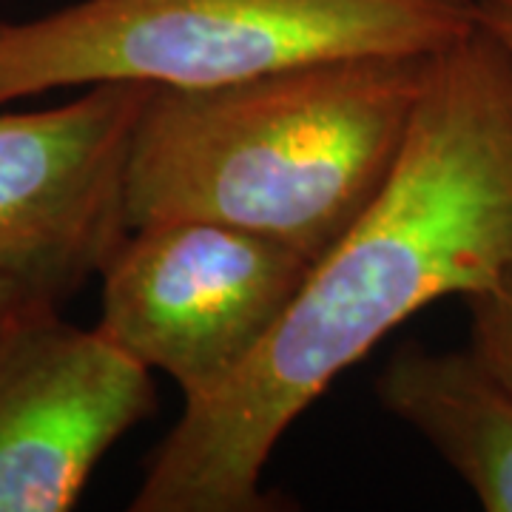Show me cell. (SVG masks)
Instances as JSON below:
<instances>
[{
  "label": "cell",
  "mask_w": 512,
  "mask_h": 512,
  "mask_svg": "<svg viewBox=\"0 0 512 512\" xmlns=\"http://www.w3.org/2000/svg\"><path fill=\"white\" fill-rule=\"evenodd\" d=\"M433 63L342 55L220 86H151L128 140L126 228L217 220L316 262L387 183Z\"/></svg>",
  "instance_id": "7a4b0ae2"
},
{
  "label": "cell",
  "mask_w": 512,
  "mask_h": 512,
  "mask_svg": "<svg viewBox=\"0 0 512 512\" xmlns=\"http://www.w3.org/2000/svg\"><path fill=\"white\" fill-rule=\"evenodd\" d=\"M23 296H29V293H23L15 285V282H9V279H0V325H3V319L9 316V311L18 305Z\"/></svg>",
  "instance_id": "30bf717a"
},
{
  "label": "cell",
  "mask_w": 512,
  "mask_h": 512,
  "mask_svg": "<svg viewBox=\"0 0 512 512\" xmlns=\"http://www.w3.org/2000/svg\"><path fill=\"white\" fill-rule=\"evenodd\" d=\"M464 305L470 313V350L512 387V262Z\"/></svg>",
  "instance_id": "ba28073f"
},
{
  "label": "cell",
  "mask_w": 512,
  "mask_h": 512,
  "mask_svg": "<svg viewBox=\"0 0 512 512\" xmlns=\"http://www.w3.org/2000/svg\"><path fill=\"white\" fill-rule=\"evenodd\" d=\"M476 20L512 57V0H476Z\"/></svg>",
  "instance_id": "9c48e42d"
},
{
  "label": "cell",
  "mask_w": 512,
  "mask_h": 512,
  "mask_svg": "<svg viewBox=\"0 0 512 512\" xmlns=\"http://www.w3.org/2000/svg\"><path fill=\"white\" fill-rule=\"evenodd\" d=\"M148 83L0 109V279L66 308L126 237L123 171Z\"/></svg>",
  "instance_id": "5b68a950"
},
{
  "label": "cell",
  "mask_w": 512,
  "mask_h": 512,
  "mask_svg": "<svg viewBox=\"0 0 512 512\" xmlns=\"http://www.w3.org/2000/svg\"><path fill=\"white\" fill-rule=\"evenodd\" d=\"M476 0H77L0 20V109L97 83L200 89L342 55H439Z\"/></svg>",
  "instance_id": "3957f363"
},
{
  "label": "cell",
  "mask_w": 512,
  "mask_h": 512,
  "mask_svg": "<svg viewBox=\"0 0 512 512\" xmlns=\"http://www.w3.org/2000/svg\"><path fill=\"white\" fill-rule=\"evenodd\" d=\"M387 413L410 424L487 512H512V387L473 350L404 342L376 376Z\"/></svg>",
  "instance_id": "52a82bcc"
},
{
  "label": "cell",
  "mask_w": 512,
  "mask_h": 512,
  "mask_svg": "<svg viewBox=\"0 0 512 512\" xmlns=\"http://www.w3.org/2000/svg\"><path fill=\"white\" fill-rule=\"evenodd\" d=\"M311 265L291 245L228 222H146L128 228L100 271L94 330L200 402L248 365Z\"/></svg>",
  "instance_id": "277c9868"
},
{
  "label": "cell",
  "mask_w": 512,
  "mask_h": 512,
  "mask_svg": "<svg viewBox=\"0 0 512 512\" xmlns=\"http://www.w3.org/2000/svg\"><path fill=\"white\" fill-rule=\"evenodd\" d=\"M157 402L151 370L55 302L23 296L0 325V512L77 507Z\"/></svg>",
  "instance_id": "8992f818"
},
{
  "label": "cell",
  "mask_w": 512,
  "mask_h": 512,
  "mask_svg": "<svg viewBox=\"0 0 512 512\" xmlns=\"http://www.w3.org/2000/svg\"><path fill=\"white\" fill-rule=\"evenodd\" d=\"M512 262V57L476 26L436 55L382 191L319 256L288 311L217 393L185 402L131 512H271L276 444L387 333Z\"/></svg>",
  "instance_id": "6da1fadb"
}]
</instances>
